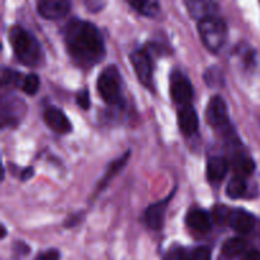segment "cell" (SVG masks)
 <instances>
[{"instance_id": "cell-1", "label": "cell", "mask_w": 260, "mask_h": 260, "mask_svg": "<svg viewBox=\"0 0 260 260\" xmlns=\"http://www.w3.org/2000/svg\"><path fill=\"white\" fill-rule=\"evenodd\" d=\"M65 43L70 57L80 68H91L106 56L101 32L86 20L75 19L66 25Z\"/></svg>"}, {"instance_id": "cell-2", "label": "cell", "mask_w": 260, "mask_h": 260, "mask_svg": "<svg viewBox=\"0 0 260 260\" xmlns=\"http://www.w3.org/2000/svg\"><path fill=\"white\" fill-rule=\"evenodd\" d=\"M9 41L18 60L27 66H37L42 58V48L29 32L19 25L9 29Z\"/></svg>"}, {"instance_id": "cell-3", "label": "cell", "mask_w": 260, "mask_h": 260, "mask_svg": "<svg viewBox=\"0 0 260 260\" xmlns=\"http://www.w3.org/2000/svg\"><path fill=\"white\" fill-rule=\"evenodd\" d=\"M198 32H200L202 42L211 52H217L226 42L228 37V27L221 18L208 17L198 22Z\"/></svg>"}, {"instance_id": "cell-4", "label": "cell", "mask_w": 260, "mask_h": 260, "mask_svg": "<svg viewBox=\"0 0 260 260\" xmlns=\"http://www.w3.org/2000/svg\"><path fill=\"white\" fill-rule=\"evenodd\" d=\"M121 74L114 65H109L99 74L96 88L99 95L107 104H118L121 102Z\"/></svg>"}, {"instance_id": "cell-5", "label": "cell", "mask_w": 260, "mask_h": 260, "mask_svg": "<svg viewBox=\"0 0 260 260\" xmlns=\"http://www.w3.org/2000/svg\"><path fill=\"white\" fill-rule=\"evenodd\" d=\"M170 95L175 103L189 106L193 98V86L184 74L175 71L170 76Z\"/></svg>"}, {"instance_id": "cell-6", "label": "cell", "mask_w": 260, "mask_h": 260, "mask_svg": "<svg viewBox=\"0 0 260 260\" xmlns=\"http://www.w3.org/2000/svg\"><path fill=\"white\" fill-rule=\"evenodd\" d=\"M206 119L208 124L215 128H223L229 124L228 107L220 95L212 96L208 102L207 109H206Z\"/></svg>"}, {"instance_id": "cell-7", "label": "cell", "mask_w": 260, "mask_h": 260, "mask_svg": "<svg viewBox=\"0 0 260 260\" xmlns=\"http://www.w3.org/2000/svg\"><path fill=\"white\" fill-rule=\"evenodd\" d=\"M131 63L134 66L140 83L151 88L152 83V61L147 51L137 50L131 53Z\"/></svg>"}, {"instance_id": "cell-8", "label": "cell", "mask_w": 260, "mask_h": 260, "mask_svg": "<svg viewBox=\"0 0 260 260\" xmlns=\"http://www.w3.org/2000/svg\"><path fill=\"white\" fill-rule=\"evenodd\" d=\"M43 119H45V123L56 134L66 135L73 128L66 114L60 108H56V107H48L43 112Z\"/></svg>"}, {"instance_id": "cell-9", "label": "cell", "mask_w": 260, "mask_h": 260, "mask_svg": "<svg viewBox=\"0 0 260 260\" xmlns=\"http://www.w3.org/2000/svg\"><path fill=\"white\" fill-rule=\"evenodd\" d=\"M68 0H42L37 4L38 13L46 19H60L65 17L70 10Z\"/></svg>"}, {"instance_id": "cell-10", "label": "cell", "mask_w": 260, "mask_h": 260, "mask_svg": "<svg viewBox=\"0 0 260 260\" xmlns=\"http://www.w3.org/2000/svg\"><path fill=\"white\" fill-rule=\"evenodd\" d=\"M174 196V193L168 196L165 200L160 201V202L151 205L146 211H145V221H146L147 226L154 230H159L162 225H164L165 212H167L168 205H169L170 200Z\"/></svg>"}, {"instance_id": "cell-11", "label": "cell", "mask_w": 260, "mask_h": 260, "mask_svg": "<svg viewBox=\"0 0 260 260\" xmlns=\"http://www.w3.org/2000/svg\"><path fill=\"white\" fill-rule=\"evenodd\" d=\"M178 124L180 131L187 136L196 134L200 126V119L196 109L190 106H184L180 108L178 112Z\"/></svg>"}, {"instance_id": "cell-12", "label": "cell", "mask_w": 260, "mask_h": 260, "mask_svg": "<svg viewBox=\"0 0 260 260\" xmlns=\"http://www.w3.org/2000/svg\"><path fill=\"white\" fill-rule=\"evenodd\" d=\"M229 225L239 234H249L255 226V218L251 213L244 210L231 211Z\"/></svg>"}, {"instance_id": "cell-13", "label": "cell", "mask_w": 260, "mask_h": 260, "mask_svg": "<svg viewBox=\"0 0 260 260\" xmlns=\"http://www.w3.org/2000/svg\"><path fill=\"white\" fill-rule=\"evenodd\" d=\"M185 222L192 230L198 231V233H207L212 228V221H211L210 215L206 211L194 208L188 212L185 217Z\"/></svg>"}, {"instance_id": "cell-14", "label": "cell", "mask_w": 260, "mask_h": 260, "mask_svg": "<svg viewBox=\"0 0 260 260\" xmlns=\"http://www.w3.org/2000/svg\"><path fill=\"white\" fill-rule=\"evenodd\" d=\"M188 10H189L190 15L197 19L202 20L205 18L213 17L216 15V10H217V4L212 2H197V0H190V2L185 3Z\"/></svg>"}, {"instance_id": "cell-15", "label": "cell", "mask_w": 260, "mask_h": 260, "mask_svg": "<svg viewBox=\"0 0 260 260\" xmlns=\"http://www.w3.org/2000/svg\"><path fill=\"white\" fill-rule=\"evenodd\" d=\"M229 172V161L223 156H213L208 160L207 178L211 182H220Z\"/></svg>"}, {"instance_id": "cell-16", "label": "cell", "mask_w": 260, "mask_h": 260, "mask_svg": "<svg viewBox=\"0 0 260 260\" xmlns=\"http://www.w3.org/2000/svg\"><path fill=\"white\" fill-rule=\"evenodd\" d=\"M234 170L236 173V177L245 179L246 177H250L255 170V162L248 155H239L234 160Z\"/></svg>"}, {"instance_id": "cell-17", "label": "cell", "mask_w": 260, "mask_h": 260, "mask_svg": "<svg viewBox=\"0 0 260 260\" xmlns=\"http://www.w3.org/2000/svg\"><path fill=\"white\" fill-rule=\"evenodd\" d=\"M129 155H131V154H129V151H127L126 154L123 155V156L119 157L118 160H114V161L112 162L111 165H109V168H108V169H107L106 174H104L103 179H102L101 182H99L98 189H104V188H106V185L108 184V183L111 182V180L113 179L114 177H116L117 173L121 172L122 168H123L124 165H126L127 160H128V157H129Z\"/></svg>"}, {"instance_id": "cell-18", "label": "cell", "mask_w": 260, "mask_h": 260, "mask_svg": "<svg viewBox=\"0 0 260 260\" xmlns=\"http://www.w3.org/2000/svg\"><path fill=\"white\" fill-rule=\"evenodd\" d=\"M246 250V241L241 238H233L229 239L222 246L223 255L228 258H234L240 254H243Z\"/></svg>"}, {"instance_id": "cell-19", "label": "cell", "mask_w": 260, "mask_h": 260, "mask_svg": "<svg viewBox=\"0 0 260 260\" xmlns=\"http://www.w3.org/2000/svg\"><path fill=\"white\" fill-rule=\"evenodd\" d=\"M246 189H248V185L244 178L235 177L228 183V187H226V193L230 198L233 200H238V198L243 197L245 194Z\"/></svg>"}, {"instance_id": "cell-20", "label": "cell", "mask_w": 260, "mask_h": 260, "mask_svg": "<svg viewBox=\"0 0 260 260\" xmlns=\"http://www.w3.org/2000/svg\"><path fill=\"white\" fill-rule=\"evenodd\" d=\"M135 10L140 13V14L145 15V17H155L159 13L160 5L156 2H147V0H141V2H131L129 3Z\"/></svg>"}, {"instance_id": "cell-21", "label": "cell", "mask_w": 260, "mask_h": 260, "mask_svg": "<svg viewBox=\"0 0 260 260\" xmlns=\"http://www.w3.org/2000/svg\"><path fill=\"white\" fill-rule=\"evenodd\" d=\"M40 88V78L36 74H29L22 81V89L28 95H35Z\"/></svg>"}, {"instance_id": "cell-22", "label": "cell", "mask_w": 260, "mask_h": 260, "mask_svg": "<svg viewBox=\"0 0 260 260\" xmlns=\"http://www.w3.org/2000/svg\"><path fill=\"white\" fill-rule=\"evenodd\" d=\"M231 210H229L225 206H216L213 210V217H215L216 222L220 225H226L229 223V218H230Z\"/></svg>"}, {"instance_id": "cell-23", "label": "cell", "mask_w": 260, "mask_h": 260, "mask_svg": "<svg viewBox=\"0 0 260 260\" xmlns=\"http://www.w3.org/2000/svg\"><path fill=\"white\" fill-rule=\"evenodd\" d=\"M188 260H211V249L208 246H198L188 254Z\"/></svg>"}, {"instance_id": "cell-24", "label": "cell", "mask_w": 260, "mask_h": 260, "mask_svg": "<svg viewBox=\"0 0 260 260\" xmlns=\"http://www.w3.org/2000/svg\"><path fill=\"white\" fill-rule=\"evenodd\" d=\"M20 79H22V76H20L19 73H17L15 70H9V69H5L4 71H3V84L4 85H20Z\"/></svg>"}, {"instance_id": "cell-25", "label": "cell", "mask_w": 260, "mask_h": 260, "mask_svg": "<svg viewBox=\"0 0 260 260\" xmlns=\"http://www.w3.org/2000/svg\"><path fill=\"white\" fill-rule=\"evenodd\" d=\"M165 260H188V254L183 248L175 246V248L170 249L169 253L165 256Z\"/></svg>"}, {"instance_id": "cell-26", "label": "cell", "mask_w": 260, "mask_h": 260, "mask_svg": "<svg viewBox=\"0 0 260 260\" xmlns=\"http://www.w3.org/2000/svg\"><path fill=\"white\" fill-rule=\"evenodd\" d=\"M76 103L84 111H88L90 108V96H89V91L86 89L79 91L76 95Z\"/></svg>"}, {"instance_id": "cell-27", "label": "cell", "mask_w": 260, "mask_h": 260, "mask_svg": "<svg viewBox=\"0 0 260 260\" xmlns=\"http://www.w3.org/2000/svg\"><path fill=\"white\" fill-rule=\"evenodd\" d=\"M38 260H60V253L56 249H51V250L42 253Z\"/></svg>"}, {"instance_id": "cell-28", "label": "cell", "mask_w": 260, "mask_h": 260, "mask_svg": "<svg viewBox=\"0 0 260 260\" xmlns=\"http://www.w3.org/2000/svg\"><path fill=\"white\" fill-rule=\"evenodd\" d=\"M241 260H260V251L259 250L248 251Z\"/></svg>"}, {"instance_id": "cell-29", "label": "cell", "mask_w": 260, "mask_h": 260, "mask_svg": "<svg viewBox=\"0 0 260 260\" xmlns=\"http://www.w3.org/2000/svg\"><path fill=\"white\" fill-rule=\"evenodd\" d=\"M33 175V168H28V169H25L24 172H23L22 174V180H27L29 179L30 177Z\"/></svg>"}]
</instances>
